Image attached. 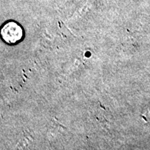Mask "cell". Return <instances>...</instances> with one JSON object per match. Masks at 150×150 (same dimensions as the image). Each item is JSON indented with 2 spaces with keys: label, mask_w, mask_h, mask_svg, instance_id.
<instances>
[{
  "label": "cell",
  "mask_w": 150,
  "mask_h": 150,
  "mask_svg": "<svg viewBox=\"0 0 150 150\" xmlns=\"http://www.w3.org/2000/svg\"><path fill=\"white\" fill-rule=\"evenodd\" d=\"M1 34L6 42L13 45L21 40L23 31L20 25L14 22H10L4 26L1 29Z\"/></svg>",
  "instance_id": "6da1fadb"
}]
</instances>
